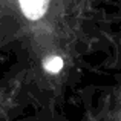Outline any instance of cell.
Here are the masks:
<instances>
[{
	"label": "cell",
	"mask_w": 121,
	"mask_h": 121,
	"mask_svg": "<svg viewBox=\"0 0 121 121\" xmlns=\"http://www.w3.org/2000/svg\"><path fill=\"white\" fill-rule=\"evenodd\" d=\"M43 66L49 74H57V72H60L61 68H63V58L61 57H57V55L49 57V58H46L43 61Z\"/></svg>",
	"instance_id": "7a4b0ae2"
},
{
	"label": "cell",
	"mask_w": 121,
	"mask_h": 121,
	"mask_svg": "<svg viewBox=\"0 0 121 121\" xmlns=\"http://www.w3.org/2000/svg\"><path fill=\"white\" fill-rule=\"evenodd\" d=\"M22 12L29 20H39L44 15L49 6V0H18Z\"/></svg>",
	"instance_id": "6da1fadb"
}]
</instances>
